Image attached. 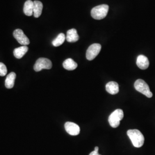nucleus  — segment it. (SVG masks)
I'll use <instances>...</instances> for the list:
<instances>
[{
  "instance_id": "18",
  "label": "nucleus",
  "mask_w": 155,
  "mask_h": 155,
  "mask_svg": "<svg viewBox=\"0 0 155 155\" xmlns=\"http://www.w3.org/2000/svg\"><path fill=\"white\" fill-rule=\"evenodd\" d=\"M6 74H7L6 67L4 63H0V76L4 77L6 75Z\"/></svg>"
},
{
  "instance_id": "11",
  "label": "nucleus",
  "mask_w": 155,
  "mask_h": 155,
  "mask_svg": "<svg viewBox=\"0 0 155 155\" xmlns=\"http://www.w3.org/2000/svg\"><path fill=\"white\" fill-rule=\"evenodd\" d=\"M43 5L41 2L39 1H33V16L35 18H38L40 16L42 13Z\"/></svg>"
},
{
  "instance_id": "8",
  "label": "nucleus",
  "mask_w": 155,
  "mask_h": 155,
  "mask_svg": "<svg viewBox=\"0 0 155 155\" xmlns=\"http://www.w3.org/2000/svg\"><path fill=\"white\" fill-rule=\"evenodd\" d=\"M64 127L67 132L71 136H77L80 133V127L74 122H67Z\"/></svg>"
},
{
  "instance_id": "12",
  "label": "nucleus",
  "mask_w": 155,
  "mask_h": 155,
  "mask_svg": "<svg viewBox=\"0 0 155 155\" xmlns=\"http://www.w3.org/2000/svg\"><path fill=\"white\" fill-rule=\"evenodd\" d=\"M106 90L112 95L117 94L119 91L118 84L116 82H108L106 85Z\"/></svg>"
},
{
  "instance_id": "17",
  "label": "nucleus",
  "mask_w": 155,
  "mask_h": 155,
  "mask_svg": "<svg viewBox=\"0 0 155 155\" xmlns=\"http://www.w3.org/2000/svg\"><path fill=\"white\" fill-rule=\"evenodd\" d=\"M66 39V37L65 36L64 33H60L57 36V38L52 41V43L54 47H59L64 42Z\"/></svg>"
},
{
  "instance_id": "1",
  "label": "nucleus",
  "mask_w": 155,
  "mask_h": 155,
  "mask_svg": "<svg viewBox=\"0 0 155 155\" xmlns=\"http://www.w3.org/2000/svg\"><path fill=\"white\" fill-rule=\"evenodd\" d=\"M127 134L130 139L133 146L136 148L141 147L144 143V136L137 129H131L127 130Z\"/></svg>"
},
{
  "instance_id": "19",
  "label": "nucleus",
  "mask_w": 155,
  "mask_h": 155,
  "mask_svg": "<svg viewBox=\"0 0 155 155\" xmlns=\"http://www.w3.org/2000/svg\"><path fill=\"white\" fill-rule=\"evenodd\" d=\"M89 155H101L98 153V147H96L95 148V150L94 151L91 152Z\"/></svg>"
},
{
  "instance_id": "4",
  "label": "nucleus",
  "mask_w": 155,
  "mask_h": 155,
  "mask_svg": "<svg viewBox=\"0 0 155 155\" xmlns=\"http://www.w3.org/2000/svg\"><path fill=\"white\" fill-rule=\"evenodd\" d=\"M124 117V112L121 109L114 111L109 117V122L111 127L116 128L120 124V121Z\"/></svg>"
},
{
  "instance_id": "9",
  "label": "nucleus",
  "mask_w": 155,
  "mask_h": 155,
  "mask_svg": "<svg viewBox=\"0 0 155 155\" xmlns=\"http://www.w3.org/2000/svg\"><path fill=\"white\" fill-rule=\"evenodd\" d=\"M136 64L139 68L141 70H146L150 66V61L145 56L140 55L137 58Z\"/></svg>"
},
{
  "instance_id": "7",
  "label": "nucleus",
  "mask_w": 155,
  "mask_h": 155,
  "mask_svg": "<svg viewBox=\"0 0 155 155\" xmlns=\"http://www.w3.org/2000/svg\"><path fill=\"white\" fill-rule=\"evenodd\" d=\"M13 36L17 41L22 45H27L30 43L29 40L20 29H17L13 32Z\"/></svg>"
},
{
  "instance_id": "15",
  "label": "nucleus",
  "mask_w": 155,
  "mask_h": 155,
  "mask_svg": "<svg viewBox=\"0 0 155 155\" xmlns=\"http://www.w3.org/2000/svg\"><path fill=\"white\" fill-rule=\"evenodd\" d=\"M16 78V74L15 72H11L9 74L5 80V86L7 89H12L15 85V81Z\"/></svg>"
},
{
  "instance_id": "14",
  "label": "nucleus",
  "mask_w": 155,
  "mask_h": 155,
  "mask_svg": "<svg viewBox=\"0 0 155 155\" xmlns=\"http://www.w3.org/2000/svg\"><path fill=\"white\" fill-rule=\"evenodd\" d=\"M33 1L31 0H27L24 5L23 11L25 15L31 16L33 15Z\"/></svg>"
},
{
  "instance_id": "2",
  "label": "nucleus",
  "mask_w": 155,
  "mask_h": 155,
  "mask_svg": "<svg viewBox=\"0 0 155 155\" xmlns=\"http://www.w3.org/2000/svg\"><path fill=\"white\" fill-rule=\"evenodd\" d=\"M109 9V6L106 4L97 6L91 9V17L95 20L104 19L107 16Z\"/></svg>"
},
{
  "instance_id": "6",
  "label": "nucleus",
  "mask_w": 155,
  "mask_h": 155,
  "mask_svg": "<svg viewBox=\"0 0 155 155\" xmlns=\"http://www.w3.org/2000/svg\"><path fill=\"white\" fill-rule=\"evenodd\" d=\"M101 50V45L100 44L95 43L91 45L86 51V58L89 61H93L94 59Z\"/></svg>"
},
{
  "instance_id": "10",
  "label": "nucleus",
  "mask_w": 155,
  "mask_h": 155,
  "mask_svg": "<svg viewBox=\"0 0 155 155\" xmlns=\"http://www.w3.org/2000/svg\"><path fill=\"white\" fill-rule=\"evenodd\" d=\"M79 39V36L78 35L77 31L72 28L67 32L66 40L68 42L75 43L77 42Z\"/></svg>"
},
{
  "instance_id": "5",
  "label": "nucleus",
  "mask_w": 155,
  "mask_h": 155,
  "mask_svg": "<svg viewBox=\"0 0 155 155\" xmlns=\"http://www.w3.org/2000/svg\"><path fill=\"white\" fill-rule=\"evenodd\" d=\"M52 67V64L50 59L45 58H41L38 59L37 61H36L33 68L35 71L39 72L43 69H51Z\"/></svg>"
},
{
  "instance_id": "16",
  "label": "nucleus",
  "mask_w": 155,
  "mask_h": 155,
  "mask_svg": "<svg viewBox=\"0 0 155 155\" xmlns=\"http://www.w3.org/2000/svg\"><path fill=\"white\" fill-rule=\"evenodd\" d=\"M63 66L67 70L72 71L77 68L78 64L73 59L68 58L64 61L63 63Z\"/></svg>"
},
{
  "instance_id": "3",
  "label": "nucleus",
  "mask_w": 155,
  "mask_h": 155,
  "mask_svg": "<svg viewBox=\"0 0 155 155\" xmlns=\"http://www.w3.org/2000/svg\"><path fill=\"white\" fill-rule=\"evenodd\" d=\"M134 88L135 89L141 93V94H144L148 98H151L153 96L152 93L150 90V87L148 84L146 83L143 79H137L134 83Z\"/></svg>"
},
{
  "instance_id": "13",
  "label": "nucleus",
  "mask_w": 155,
  "mask_h": 155,
  "mask_svg": "<svg viewBox=\"0 0 155 155\" xmlns=\"http://www.w3.org/2000/svg\"><path fill=\"white\" fill-rule=\"evenodd\" d=\"M28 47L27 45H22L14 50L13 55L17 59H21L28 52Z\"/></svg>"
}]
</instances>
